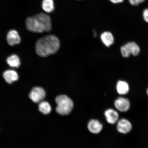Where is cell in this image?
<instances>
[{"label":"cell","instance_id":"1","mask_svg":"<svg viewBox=\"0 0 148 148\" xmlns=\"http://www.w3.org/2000/svg\"><path fill=\"white\" fill-rule=\"evenodd\" d=\"M60 40L53 35L46 36L39 39L36 42V48L37 54L46 57L54 54L60 49Z\"/></svg>","mask_w":148,"mask_h":148},{"label":"cell","instance_id":"2","mask_svg":"<svg viewBox=\"0 0 148 148\" xmlns=\"http://www.w3.org/2000/svg\"><path fill=\"white\" fill-rule=\"evenodd\" d=\"M26 25L29 30L34 32H49L52 29L50 17L43 13L28 18Z\"/></svg>","mask_w":148,"mask_h":148},{"label":"cell","instance_id":"3","mask_svg":"<svg viewBox=\"0 0 148 148\" xmlns=\"http://www.w3.org/2000/svg\"><path fill=\"white\" fill-rule=\"evenodd\" d=\"M55 101L57 105L56 111L60 115H68L73 110V102L67 95H62L57 96Z\"/></svg>","mask_w":148,"mask_h":148},{"label":"cell","instance_id":"4","mask_svg":"<svg viewBox=\"0 0 148 148\" xmlns=\"http://www.w3.org/2000/svg\"><path fill=\"white\" fill-rule=\"evenodd\" d=\"M120 51L122 56L125 58H127L132 55L134 56H138L140 53V49L136 42H131L122 46Z\"/></svg>","mask_w":148,"mask_h":148},{"label":"cell","instance_id":"5","mask_svg":"<svg viewBox=\"0 0 148 148\" xmlns=\"http://www.w3.org/2000/svg\"><path fill=\"white\" fill-rule=\"evenodd\" d=\"M46 97V92L43 88L40 87H35L31 90L29 97L33 102L40 103Z\"/></svg>","mask_w":148,"mask_h":148},{"label":"cell","instance_id":"6","mask_svg":"<svg viewBox=\"0 0 148 148\" xmlns=\"http://www.w3.org/2000/svg\"><path fill=\"white\" fill-rule=\"evenodd\" d=\"M114 105L118 110L122 112H127L130 107L129 100L123 97H120L116 99L114 101Z\"/></svg>","mask_w":148,"mask_h":148},{"label":"cell","instance_id":"7","mask_svg":"<svg viewBox=\"0 0 148 148\" xmlns=\"http://www.w3.org/2000/svg\"><path fill=\"white\" fill-rule=\"evenodd\" d=\"M117 131L122 134H127L132 129V125L128 120L122 119L118 122L116 126Z\"/></svg>","mask_w":148,"mask_h":148},{"label":"cell","instance_id":"8","mask_svg":"<svg viewBox=\"0 0 148 148\" xmlns=\"http://www.w3.org/2000/svg\"><path fill=\"white\" fill-rule=\"evenodd\" d=\"M88 127L89 131L92 134H98L102 130L103 125L99 120L93 119L88 122Z\"/></svg>","mask_w":148,"mask_h":148},{"label":"cell","instance_id":"9","mask_svg":"<svg viewBox=\"0 0 148 148\" xmlns=\"http://www.w3.org/2000/svg\"><path fill=\"white\" fill-rule=\"evenodd\" d=\"M104 114L107 122L111 124L115 123L119 119V114L112 109L106 110L105 111Z\"/></svg>","mask_w":148,"mask_h":148},{"label":"cell","instance_id":"10","mask_svg":"<svg viewBox=\"0 0 148 148\" xmlns=\"http://www.w3.org/2000/svg\"><path fill=\"white\" fill-rule=\"evenodd\" d=\"M7 41L11 46L19 44L21 41V39L17 31L15 30L9 31L7 35Z\"/></svg>","mask_w":148,"mask_h":148},{"label":"cell","instance_id":"11","mask_svg":"<svg viewBox=\"0 0 148 148\" xmlns=\"http://www.w3.org/2000/svg\"><path fill=\"white\" fill-rule=\"evenodd\" d=\"M3 76L5 81L9 84L17 81L18 78L17 73L12 70H7L5 71L3 73Z\"/></svg>","mask_w":148,"mask_h":148},{"label":"cell","instance_id":"12","mask_svg":"<svg viewBox=\"0 0 148 148\" xmlns=\"http://www.w3.org/2000/svg\"><path fill=\"white\" fill-rule=\"evenodd\" d=\"M129 86L128 83L124 81H118L116 85V89L118 93L120 95L127 94L129 91Z\"/></svg>","mask_w":148,"mask_h":148},{"label":"cell","instance_id":"13","mask_svg":"<svg viewBox=\"0 0 148 148\" xmlns=\"http://www.w3.org/2000/svg\"><path fill=\"white\" fill-rule=\"evenodd\" d=\"M101 38V41L107 47H110L113 44L114 42V36L110 32L107 31L102 33Z\"/></svg>","mask_w":148,"mask_h":148},{"label":"cell","instance_id":"14","mask_svg":"<svg viewBox=\"0 0 148 148\" xmlns=\"http://www.w3.org/2000/svg\"><path fill=\"white\" fill-rule=\"evenodd\" d=\"M42 9L46 12L50 13L55 9V4L53 0H43L42 4Z\"/></svg>","mask_w":148,"mask_h":148},{"label":"cell","instance_id":"15","mask_svg":"<svg viewBox=\"0 0 148 148\" xmlns=\"http://www.w3.org/2000/svg\"><path fill=\"white\" fill-rule=\"evenodd\" d=\"M38 109L40 112L44 114L50 113L52 110L51 104L46 101L40 102L38 105Z\"/></svg>","mask_w":148,"mask_h":148},{"label":"cell","instance_id":"16","mask_svg":"<svg viewBox=\"0 0 148 148\" xmlns=\"http://www.w3.org/2000/svg\"><path fill=\"white\" fill-rule=\"evenodd\" d=\"M7 62L9 66L13 68H18L20 64L19 58L16 55H13L8 57Z\"/></svg>","mask_w":148,"mask_h":148},{"label":"cell","instance_id":"17","mask_svg":"<svg viewBox=\"0 0 148 148\" xmlns=\"http://www.w3.org/2000/svg\"><path fill=\"white\" fill-rule=\"evenodd\" d=\"M145 0H128L129 3L133 6H136L144 2Z\"/></svg>","mask_w":148,"mask_h":148},{"label":"cell","instance_id":"18","mask_svg":"<svg viewBox=\"0 0 148 148\" xmlns=\"http://www.w3.org/2000/svg\"><path fill=\"white\" fill-rule=\"evenodd\" d=\"M142 15L144 21L148 23V8L144 9Z\"/></svg>","mask_w":148,"mask_h":148},{"label":"cell","instance_id":"19","mask_svg":"<svg viewBox=\"0 0 148 148\" xmlns=\"http://www.w3.org/2000/svg\"><path fill=\"white\" fill-rule=\"evenodd\" d=\"M111 3L114 4H119L123 2L124 0H109Z\"/></svg>","mask_w":148,"mask_h":148},{"label":"cell","instance_id":"20","mask_svg":"<svg viewBox=\"0 0 148 148\" xmlns=\"http://www.w3.org/2000/svg\"><path fill=\"white\" fill-rule=\"evenodd\" d=\"M94 36V37H96L97 36V33L95 31H93Z\"/></svg>","mask_w":148,"mask_h":148},{"label":"cell","instance_id":"21","mask_svg":"<svg viewBox=\"0 0 148 148\" xmlns=\"http://www.w3.org/2000/svg\"><path fill=\"white\" fill-rule=\"evenodd\" d=\"M147 96H148V88H147Z\"/></svg>","mask_w":148,"mask_h":148}]
</instances>
